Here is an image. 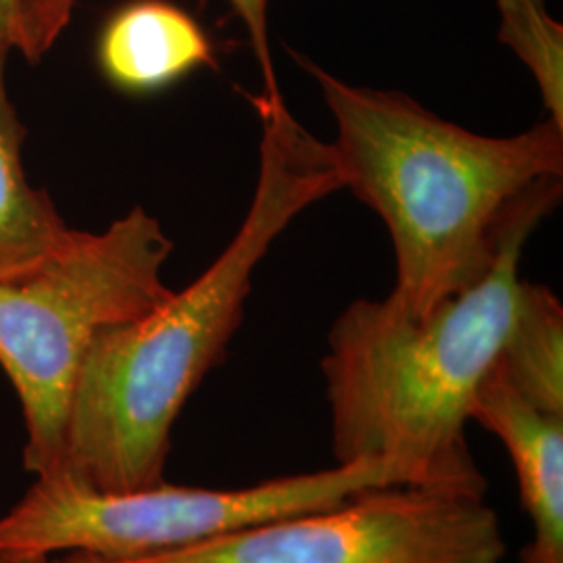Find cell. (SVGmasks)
<instances>
[{
    "label": "cell",
    "mask_w": 563,
    "mask_h": 563,
    "mask_svg": "<svg viewBox=\"0 0 563 563\" xmlns=\"http://www.w3.org/2000/svg\"><path fill=\"white\" fill-rule=\"evenodd\" d=\"M15 51V2L0 0V63Z\"/></svg>",
    "instance_id": "obj_14"
},
{
    "label": "cell",
    "mask_w": 563,
    "mask_h": 563,
    "mask_svg": "<svg viewBox=\"0 0 563 563\" xmlns=\"http://www.w3.org/2000/svg\"><path fill=\"white\" fill-rule=\"evenodd\" d=\"M97 63L104 80L134 97L218 65L201 23L169 0H130L115 9L99 34Z\"/></svg>",
    "instance_id": "obj_8"
},
{
    "label": "cell",
    "mask_w": 563,
    "mask_h": 563,
    "mask_svg": "<svg viewBox=\"0 0 563 563\" xmlns=\"http://www.w3.org/2000/svg\"><path fill=\"white\" fill-rule=\"evenodd\" d=\"M499 41L522 60L539 86L547 120L563 130V25L544 0H497Z\"/></svg>",
    "instance_id": "obj_11"
},
{
    "label": "cell",
    "mask_w": 563,
    "mask_h": 563,
    "mask_svg": "<svg viewBox=\"0 0 563 563\" xmlns=\"http://www.w3.org/2000/svg\"><path fill=\"white\" fill-rule=\"evenodd\" d=\"M292 55L336 123L330 148L342 190L390 234L397 282L386 299L407 316H428L481 280L514 209L539 184L563 178V130L553 121L483 136L402 92L349 84Z\"/></svg>",
    "instance_id": "obj_3"
},
{
    "label": "cell",
    "mask_w": 563,
    "mask_h": 563,
    "mask_svg": "<svg viewBox=\"0 0 563 563\" xmlns=\"http://www.w3.org/2000/svg\"><path fill=\"white\" fill-rule=\"evenodd\" d=\"M15 51L27 63L38 60L59 41L69 25L76 0H13Z\"/></svg>",
    "instance_id": "obj_12"
},
{
    "label": "cell",
    "mask_w": 563,
    "mask_h": 563,
    "mask_svg": "<svg viewBox=\"0 0 563 563\" xmlns=\"http://www.w3.org/2000/svg\"><path fill=\"white\" fill-rule=\"evenodd\" d=\"M505 539L484 495L383 486L299 516L118 563H501Z\"/></svg>",
    "instance_id": "obj_6"
},
{
    "label": "cell",
    "mask_w": 563,
    "mask_h": 563,
    "mask_svg": "<svg viewBox=\"0 0 563 563\" xmlns=\"http://www.w3.org/2000/svg\"><path fill=\"white\" fill-rule=\"evenodd\" d=\"M472 420L505 444L532 539L518 563H563V418L526 401L495 363L474 405Z\"/></svg>",
    "instance_id": "obj_7"
},
{
    "label": "cell",
    "mask_w": 563,
    "mask_h": 563,
    "mask_svg": "<svg viewBox=\"0 0 563 563\" xmlns=\"http://www.w3.org/2000/svg\"><path fill=\"white\" fill-rule=\"evenodd\" d=\"M4 67L0 63V280H13L57 255L78 230L27 181L21 162L25 130L9 99Z\"/></svg>",
    "instance_id": "obj_9"
},
{
    "label": "cell",
    "mask_w": 563,
    "mask_h": 563,
    "mask_svg": "<svg viewBox=\"0 0 563 563\" xmlns=\"http://www.w3.org/2000/svg\"><path fill=\"white\" fill-rule=\"evenodd\" d=\"M260 123V172L241 228L197 280L88 346L67 409L57 474L102 493L165 481L172 428L223 357L255 267L307 207L342 190L330 144L288 104L249 97Z\"/></svg>",
    "instance_id": "obj_1"
},
{
    "label": "cell",
    "mask_w": 563,
    "mask_h": 563,
    "mask_svg": "<svg viewBox=\"0 0 563 563\" xmlns=\"http://www.w3.org/2000/svg\"><path fill=\"white\" fill-rule=\"evenodd\" d=\"M562 180L523 197L483 278L428 316L388 299L342 311L322 360L336 463H380L402 486L486 493L465 426L516 316L523 246L560 205Z\"/></svg>",
    "instance_id": "obj_2"
},
{
    "label": "cell",
    "mask_w": 563,
    "mask_h": 563,
    "mask_svg": "<svg viewBox=\"0 0 563 563\" xmlns=\"http://www.w3.org/2000/svg\"><path fill=\"white\" fill-rule=\"evenodd\" d=\"M228 2L249 32V41L262 71V95L269 99H280V86H278L276 67H274L272 48H269V25H267L269 0H228Z\"/></svg>",
    "instance_id": "obj_13"
},
{
    "label": "cell",
    "mask_w": 563,
    "mask_h": 563,
    "mask_svg": "<svg viewBox=\"0 0 563 563\" xmlns=\"http://www.w3.org/2000/svg\"><path fill=\"white\" fill-rule=\"evenodd\" d=\"M497 365L526 401L563 418V307L543 284L522 280Z\"/></svg>",
    "instance_id": "obj_10"
},
{
    "label": "cell",
    "mask_w": 563,
    "mask_h": 563,
    "mask_svg": "<svg viewBox=\"0 0 563 563\" xmlns=\"http://www.w3.org/2000/svg\"><path fill=\"white\" fill-rule=\"evenodd\" d=\"M383 486H401V481L380 463H336L239 490L163 481L139 490L102 493L63 476H42L0 516V563H46L71 551L134 562Z\"/></svg>",
    "instance_id": "obj_5"
},
{
    "label": "cell",
    "mask_w": 563,
    "mask_h": 563,
    "mask_svg": "<svg viewBox=\"0 0 563 563\" xmlns=\"http://www.w3.org/2000/svg\"><path fill=\"white\" fill-rule=\"evenodd\" d=\"M174 242L142 207L102 232L78 230L57 255L0 280V365L23 407V465L57 474L63 432L81 360L104 328L134 320L174 290L163 265Z\"/></svg>",
    "instance_id": "obj_4"
},
{
    "label": "cell",
    "mask_w": 563,
    "mask_h": 563,
    "mask_svg": "<svg viewBox=\"0 0 563 563\" xmlns=\"http://www.w3.org/2000/svg\"><path fill=\"white\" fill-rule=\"evenodd\" d=\"M60 563H118L111 562V560H104L99 555H92V553H84V551H71L65 560Z\"/></svg>",
    "instance_id": "obj_15"
}]
</instances>
